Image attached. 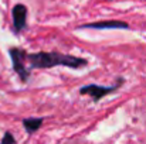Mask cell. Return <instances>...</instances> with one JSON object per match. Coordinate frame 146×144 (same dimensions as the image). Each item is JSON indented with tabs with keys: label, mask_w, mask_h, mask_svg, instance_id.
Returning <instances> with one entry per match:
<instances>
[{
	"label": "cell",
	"mask_w": 146,
	"mask_h": 144,
	"mask_svg": "<svg viewBox=\"0 0 146 144\" xmlns=\"http://www.w3.org/2000/svg\"><path fill=\"white\" fill-rule=\"evenodd\" d=\"M27 24V7L24 4H16L13 7V26L14 31L20 33Z\"/></svg>",
	"instance_id": "cell-4"
},
{
	"label": "cell",
	"mask_w": 146,
	"mask_h": 144,
	"mask_svg": "<svg viewBox=\"0 0 146 144\" xmlns=\"http://www.w3.org/2000/svg\"><path fill=\"white\" fill-rule=\"evenodd\" d=\"M128 23L125 21H118V20H109V21H99V23H88L84 26H80V28H97V30H104V28H128Z\"/></svg>",
	"instance_id": "cell-5"
},
{
	"label": "cell",
	"mask_w": 146,
	"mask_h": 144,
	"mask_svg": "<svg viewBox=\"0 0 146 144\" xmlns=\"http://www.w3.org/2000/svg\"><path fill=\"white\" fill-rule=\"evenodd\" d=\"M10 54V58H11V62H13V69L14 72L20 76V79L23 82H26L29 79V69L24 66V59L27 58V52L21 48H10L9 51Z\"/></svg>",
	"instance_id": "cell-2"
},
{
	"label": "cell",
	"mask_w": 146,
	"mask_h": 144,
	"mask_svg": "<svg viewBox=\"0 0 146 144\" xmlns=\"http://www.w3.org/2000/svg\"><path fill=\"white\" fill-rule=\"evenodd\" d=\"M122 82H123V79H119V81H118L113 86L85 85V86H82V88L80 89V93H82V95H90L92 99H94V102H98L99 99H102L105 95H108V93H111V92L116 91V89L122 85Z\"/></svg>",
	"instance_id": "cell-3"
},
{
	"label": "cell",
	"mask_w": 146,
	"mask_h": 144,
	"mask_svg": "<svg viewBox=\"0 0 146 144\" xmlns=\"http://www.w3.org/2000/svg\"><path fill=\"white\" fill-rule=\"evenodd\" d=\"M6 143H10V144H13V143H16V139L11 136V133H6L4 134V137L1 139V144H6Z\"/></svg>",
	"instance_id": "cell-7"
},
{
	"label": "cell",
	"mask_w": 146,
	"mask_h": 144,
	"mask_svg": "<svg viewBox=\"0 0 146 144\" xmlns=\"http://www.w3.org/2000/svg\"><path fill=\"white\" fill-rule=\"evenodd\" d=\"M41 124H43V119H40V117H30V119L23 120V126H24V129L27 130L29 134L36 133L41 127Z\"/></svg>",
	"instance_id": "cell-6"
},
{
	"label": "cell",
	"mask_w": 146,
	"mask_h": 144,
	"mask_svg": "<svg viewBox=\"0 0 146 144\" xmlns=\"http://www.w3.org/2000/svg\"><path fill=\"white\" fill-rule=\"evenodd\" d=\"M27 59L30 61L33 68H52V66H68V68H81L88 65V62L82 58L72 57V55H64L60 52H36L29 54Z\"/></svg>",
	"instance_id": "cell-1"
}]
</instances>
